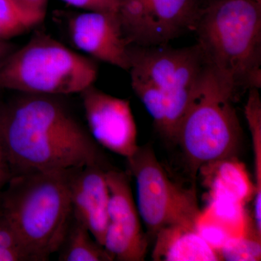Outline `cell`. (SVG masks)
I'll return each mask as SVG.
<instances>
[{"mask_svg":"<svg viewBox=\"0 0 261 261\" xmlns=\"http://www.w3.org/2000/svg\"><path fill=\"white\" fill-rule=\"evenodd\" d=\"M70 170L29 171L11 176L0 192V219L13 230L34 261L59 250L73 219Z\"/></svg>","mask_w":261,"mask_h":261,"instance_id":"obj_3","label":"cell"},{"mask_svg":"<svg viewBox=\"0 0 261 261\" xmlns=\"http://www.w3.org/2000/svg\"><path fill=\"white\" fill-rule=\"evenodd\" d=\"M0 39H5L4 34H3V31L0 29Z\"/></svg>","mask_w":261,"mask_h":261,"instance_id":"obj_24","label":"cell"},{"mask_svg":"<svg viewBox=\"0 0 261 261\" xmlns=\"http://www.w3.org/2000/svg\"><path fill=\"white\" fill-rule=\"evenodd\" d=\"M69 195L73 217L103 246L108 224L110 193L106 169L102 164L72 169Z\"/></svg>","mask_w":261,"mask_h":261,"instance_id":"obj_12","label":"cell"},{"mask_svg":"<svg viewBox=\"0 0 261 261\" xmlns=\"http://www.w3.org/2000/svg\"><path fill=\"white\" fill-rule=\"evenodd\" d=\"M0 132L12 176L102 164L93 138L53 96L25 94L0 108Z\"/></svg>","mask_w":261,"mask_h":261,"instance_id":"obj_1","label":"cell"},{"mask_svg":"<svg viewBox=\"0 0 261 261\" xmlns=\"http://www.w3.org/2000/svg\"><path fill=\"white\" fill-rule=\"evenodd\" d=\"M13 50V46L7 42L6 39H0V61Z\"/></svg>","mask_w":261,"mask_h":261,"instance_id":"obj_23","label":"cell"},{"mask_svg":"<svg viewBox=\"0 0 261 261\" xmlns=\"http://www.w3.org/2000/svg\"><path fill=\"white\" fill-rule=\"evenodd\" d=\"M245 115L251 135L254 159L253 222L261 233V99L258 89L248 91Z\"/></svg>","mask_w":261,"mask_h":261,"instance_id":"obj_16","label":"cell"},{"mask_svg":"<svg viewBox=\"0 0 261 261\" xmlns=\"http://www.w3.org/2000/svg\"><path fill=\"white\" fill-rule=\"evenodd\" d=\"M221 259L228 261L261 260V233L252 227L245 235L228 239L219 251Z\"/></svg>","mask_w":261,"mask_h":261,"instance_id":"obj_17","label":"cell"},{"mask_svg":"<svg viewBox=\"0 0 261 261\" xmlns=\"http://www.w3.org/2000/svg\"><path fill=\"white\" fill-rule=\"evenodd\" d=\"M68 29L72 42L80 50L121 69H129L132 45L119 15L86 11L70 18Z\"/></svg>","mask_w":261,"mask_h":261,"instance_id":"obj_11","label":"cell"},{"mask_svg":"<svg viewBox=\"0 0 261 261\" xmlns=\"http://www.w3.org/2000/svg\"><path fill=\"white\" fill-rule=\"evenodd\" d=\"M202 8L197 0H122L119 15L130 44H166L194 31Z\"/></svg>","mask_w":261,"mask_h":261,"instance_id":"obj_8","label":"cell"},{"mask_svg":"<svg viewBox=\"0 0 261 261\" xmlns=\"http://www.w3.org/2000/svg\"><path fill=\"white\" fill-rule=\"evenodd\" d=\"M254 1L256 2V3H259V4H261V0H254Z\"/></svg>","mask_w":261,"mask_h":261,"instance_id":"obj_25","label":"cell"},{"mask_svg":"<svg viewBox=\"0 0 261 261\" xmlns=\"http://www.w3.org/2000/svg\"><path fill=\"white\" fill-rule=\"evenodd\" d=\"M236 98L205 66L174 142L179 145L192 176L207 163L235 157L242 140L233 106Z\"/></svg>","mask_w":261,"mask_h":261,"instance_id":"obj_5","label":"cell"},{"mask_svg":"<svg viewBox=\"0 0 261 261\" xmlns=\"http://www.w3.org/2000/svg\"><path fill=\"white\" fill-rule=\"evenodd\" d=\"M106 178L110 197L103 247L113 260H144L148 240L141 226L128 176L121 171L106 170Z\"/></svg>","mask_w":261,"mask_h":261,"instance_id":"obj_9","label":"cell"},{"mask_svg":"<svg viewBox=\"0 0 261 261\" xmlns=\"http://www.w3.org/2000/svg\"><path fill=\"white\" fill-rule=\"evenodd\" d=\"M97 73L87 57L37 34L0 61V88L49 96L81 93L93 85Z\"/></svg>","mask_w":261,"mask_h":261,"instance_id":"obj_6","label":"cell"},{"mask_svg":"<svg viewBox=\"0 0 261 261\" xmlns=\"http://www.w3.org/2000/svg\"><path fill=\"white\" fill-rule=\"evenodd\" d=\"M67 4L86 11L119 13L122 0H62Z\"/></svg>","mask_w":261,"mask_h":261,"instance_id":"obj_20","label":"cell"},{"mask_svg":"<svg viewBox=\"0 0 261 261\" xmlns=\"http://www.w3.org/2000/svg\"><path fill=\"white\" fill-rule=\"evenodd\" d=\"M127 161L135 178L137 210L152 236L172 225L195 226L201 211L195 189L172 181L149 146H139Z\"/></svg>","mask_w":261,"mask_h":261,"instance_id":"obj_7","label":"cell"},{"mask_svg":"<svg viewBox=\"0 0 261 261\" xmlns=\"http://www.w3.org/2000/svg\"><path fill=\"white\" fill-rule=\"evenodd\" d=\"M11 176V170L5 155L4 146H3L1 132H0V192L5 185L8 183Z\"/></svg>","mask_w":261,"mask_h":261,"instance_id":"obj_22","label":"cell"},{"mask_svg":"<svg viewBox=\"0 0 261 261\" xmlns=\"http://www.w3.org/2000/svg\"><path fill=\"white\" fill-rule=\"evenodd\" d=\"M37 23L15 0H0V29L5 39L32 29Z\"/></svg>","mask_w":261,"mask_h":261,"instance_id":"obj_18","label":"cell"},{"mask_svg":"<svg viewBox=\"0 0 261 261\" xmlns=\"http://www.w3.org/2000/svg\"><path fill=\"white\" fill-rule=\"evenodd\" d=\"M89 132L111 152L128 159L139 148L135 118L127 99L113 97L93 85L81 92Z\"/></svg>","mask_w":261,"mask_h":261,"instance_id":"obj_10","label":"cell"},{"mask_svg":"<svg viewBox=\"0 0 261 261\" xmlns=\"http://www.w3.org/2000/svg\"><path fill=\"white\" fill-rule=\"evenodd\" d=\"M20 7L36 22L39 23L45 17L48 0H15Z\"/></svg>","mask_w":261,"mask_h":261,"instance_id":"obj_21","label":"cell"},{"mask_svg":"<svg viewBox=\"0 0 261 261\" xmlns=\"http://www.w3.org/2000/svg\"><path fill=\"white\" fill-rule=\"evenodd\" d=\"M154 238V260H222L219 252L202 238L195 226L172 225L160 230Z\"/></svg>","mask_w":261,"mask_h":261,"instance_id":"obj_13","label":"cell"},{"mask_svg":"<svg viewBox=\"0 0 261 261\" xmlns=\"http://www.w3.org/2000/svg\"><path fill=\"white\" fill-rule=\"evenodd\" d=\"M210 198H224L245 206L254 196V184L235 157L207 163L200 168Z\"/></svg>","mask_w":261,"mask_h":261,"instance_id":"obj_14","label":"cell"},{"mask_svg":"<svg viewBox=\"0 0 261 261\" xmlns=\"http://www.w3.org/2000/svg\"><path fill=\"white\" fill-rule=\"evenodd\" d=\"M194 32L206 67L236 97L261 87V4L213 0Z\"/></svg>","mask_w":261,"mask_h":261,"instance_id":"obj_2","label":"cell"},{"mask_svg":"<svg viewBox=\"0 0 261 261\" xmlns=\"http://www.w3.org/2000/svg\"><path fill=\"white\" fill-rule=\"evenodd\" d=\"M205 68L198 46L168 47L132 45V89L160 134L175 142L182 118Z\"/></svg>","mask_w":261,"mask_h":261,"instance_id":"obj_4","label":"cell"},{"mask_svg":"<svg viewBox=\"0 0 261 261\" xmlns=\"http://www.w3.org/2000/svg\"><path fill=\"white\" fill-rule=\"evenodd\" d=\"M0 261H34L13 230L2 219H0Z\"/></svg>","mask_w":261,"mask_h":261,"instance_id":"obj_19","label":"cell"},{"mask_svg":"<svg viewBox=\"0 0 261 261\" xmlns=\"http://www.w3.org/2000/svg\"><path fill=\"white\" fill-rule=\"evenodd\" d=\"M62 261H111L104 247L88 229L73 217L58 251Z\"/></svg>","mask_w":261,"mask_h":261,"instance_id":"obj_15","label":"cell"}]
</instances>
